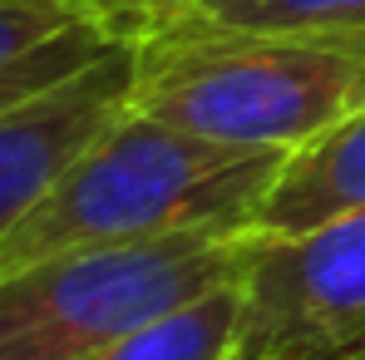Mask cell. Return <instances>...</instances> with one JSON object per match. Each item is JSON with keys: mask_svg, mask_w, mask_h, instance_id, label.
Returning a JSON list of instances; mask_svg holds the SVG:
<instances>
[{"mask_svg": "<svg viewBox=\"0 0 365 360\" xmlns=\"http://www.w3.org/2000/svg\"><path fill=\"white\" fill-rule=\"evenodd\" d=\"M257 232L74 247L0 277V360H84L247 277Z\"/></svg>", "mask_w": 365, "mask_h": 360, "instance_id": "cell-3", "label": "cell"}, {"mask_svg": "<svg viewBox=\"0 0 365 360\" xmlns=\"http://www.w3.org/2000/svg\"><path fill=\"white\" fill-rule=\"evenodd\" d=\"M232 360H365V212L297 237L257 232Z\"/></svg>", "mask_w": 365, "mask_h": 360, "instance_id": "cell-4", "label": "cell"}, {"mask_svg": "<svg viewBox=\"0 0 365 360\" xmlns=\"http://www.w3.org/2000/svg\"><path fill=\"white\" fill-rule=\"evenodd\" d=\"M282 148H242L173 128L133 104L64 173L0 247V277L74 247H119L178 232H252Z\"/></svg>", "mask_w": 365, "mask_h": 360, "instance_id": "cell-1", "label": "cell"}, {"mask_svg": "<svg viewBox=\"0 0 365 360\" xmlns=\"http://www.w3.org/2000/svg\"><path fill=\"white\" fill-rule=\"evenodd\" d=\"M138 50L123 40L69 79L0 109V247L69 173V163L133 104Z\"/></svg>", "mask_w": 365, "mask_h": 360, "instance_id": "cell-5", "label": "cell"}, {"mask_svg": "<svg viewBox=\"0 0 365 360\" xmlns=\"http://www.w3.org/2000/svg\"><path fill=\"white\" fill-rule=\"evenodd\" d=\"M351 212H365V109L282 158L267 197L252 212V232L297 237Z\"/></svg>", "mask_w": 365, "mask_h": 360, "instance_id": "cell-6", "label": "cell"}, {"mask_svg": "<svg viewBox=\"0 0 365 360\" xmlns=\"http://www.w3.org/2000/svg\"><path fill=\"white\" fill-rule=\"evenodd\" d=\"M84 5H89V10H94V15H99V20H104V25L123 40V25H128L148 0H84Z\"/></svg>", "mask_w": 365, "mask_h": 360, "instance_id": "cell-10", "label": "cell"}, {"mask_svg": "<svg viewBox=\"0 0 365 360\" xmlns=\"http://www.w3.org/2000/svg\"><path fill=\"white\" fill-rule=\"evenodd\" d=\"M237 316H242V282L217 287L168 316H153L148 326L109 341L84 360H232Z\"/></svg>", "mask_w": 365, "mask_h": 360, "instance_id": "cell-9", "label": "cell"}, {"mask_svg": "<svg viewBox=\"0 0 365 360\" xmlns=\"http://www.w3.org/2000/svg\"><path fill=\"white\" fill-rule=\"evenodd\" d=\"M123 45L84 0H0V109Z\"/></svg>", "mask_w": 365, "mask_h": 360, "instance_id": "cell-7", "label": "cell"}, {"mask_svg": "<svg viewBox=\"0 0 365 360\" xmlns=\"http://www.w3.org/2000/svg\"><path fill=\"white\" fill-rule=\"evenodd\" d=\"M365 0H148L123 40L173 35H292V30H361Z\"/></svg>", "mask_w": 365, "mask_h": 360, "instance_id": "cell-8", "label": "cell"}, {"mask_svg": "<svg viewBox=\"0 0 365 360\" xmlns=\"http://www.w3.org/2000/svg\"><path fill=\"white\" fill-rule=\"evenodd\" d=\"M133 50V109L217 143L292 153L365 109V25L292 35H173L138 40Z\"/></svg>", "mask_w": 365, "mask_h": 360, "instance_id": "cell-2", "label": "cell"}]
</instances>
